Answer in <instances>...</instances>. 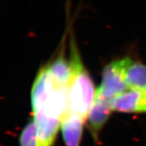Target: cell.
I'll return each mask as SVG.
<instances>
[{"label": "cell", "instance_id": "6da1fadb", "mask_svg": "<svg viewBox=\"0 0 146 146\" xmlns=\"http://www.w3.org/2000/svg\"><path fill=\"white\" fill-rule=\"evenodd\" d=\"M69 62L72 73L68 86V110L87 121L97 90L83 64L73 38L70 42Z\"/></svg>", "mask_w": 146, "mask_h": 146}, {"label": "cell", "instance_id": "277c9868", "mask_svg": "<svg viewBox=\"0 0 146 146\" xmlns=\"http://www.w3.org/2000/svg\"><path fill=\"white\" fill-rule=\"evenodd\" d=\"M113 111L136 113H146V97L144 90L128 89L110 101Z\"/></svg>", "mask_w": 146, "mask_h": 146}, {"label": "cell", "instance_id": "3957f363", "mask_svg": "<svg viewBox=\"0 0 146 146\" xmlns=\"http://www.w3.org/2000/svg\"><path fill=\"white\" fill-rule=\"evenodd\" d=\"M110 99L106 98L97 90L95 100L88 115V127L95 144L98 143L99 136L108 122L113 110Z\"/></svg>", "mask_w": 146, "mask_h": 146}, {"label": "cell", "instance_id": "9c48e42d", "mask_svg": "<svg viewBox=\"0 0 146 146\" xmlns=\"http://www.w3.org/2000/svg\"><path fill=\"white\" fill-rule=\"evenodd\" d=\"M144 92H145V97H146V88L144 90Z\"/></svg>", "mask_w": 146, "mask_h": 146}, {"label": "cell", "instance_id": "8992f818", "mask_svg": "<svg viewBox=\"0 0 146 146\" xmlns=\"http://www.w3.org/2000/svg\"><path fill=\"white\" fill-rule=\"evenodd\" d=\"M125 81L129 89L146 88V65L130 57L121 58Z\"/></svg>", "mask_w": 146, "mask_h": 146}, {"label": "cell", "instance_id": "7a4b0ae2", "mask_svg": "<svg viewBox=\"0 0 146 146\" xmlns=\"http://www.w3.org/2000/svg\"><path fill=\"white\" fill-rule=\"evenodd\" d=\"M128 89L124 78L121 59L110 62L103 69L102 84L97 90L111 100Z\"/></svg>", "mask_w": 146, "mask_h": 146}, {"label": "cell", "instance_id": "5b68a950", "mask_svg": "<svg viewBox=\"0 0 146 146\" xmlns=\"http://www.w3.org/2000/svg\"><path fill=\"white\" fill-rule=\"evenodd\" d=\"M86 120L68 110L62 118L60 131L65 146H81Z\"/></svg>", "mask_w": 146, "mask_h": 146}, {"label": "cell", "instance_id": "52a82bcc", "mask_svg": "<svg viewBox=\"0 0 146 146\" xmlns=\"http://www.w3.org/2000/svg\"><path fill=\"white\" fill-rule=\"evenodd\" d=\"M48 66L55 84L61 87H68L71 78L72 69L70 62L66 59L64 50L60 52L52 63L48 64Z\"/></svg>", "mask_w": 146, "mask_h": 146}, {"label": "cell", "instance_id": "ba28073f", "mask_svg": "<svg viewBox=\"0 0 146 146\" xmlns=\"http://www.w3.org/2000/svg\"><path fill=\"white\" fill-rule=\"evenodd\" d=\"M19 146H36V128L33 118L23 127L19 135Z\"/></svg>", "mask_w": 146, "mask_h": 146}]
</instances>
